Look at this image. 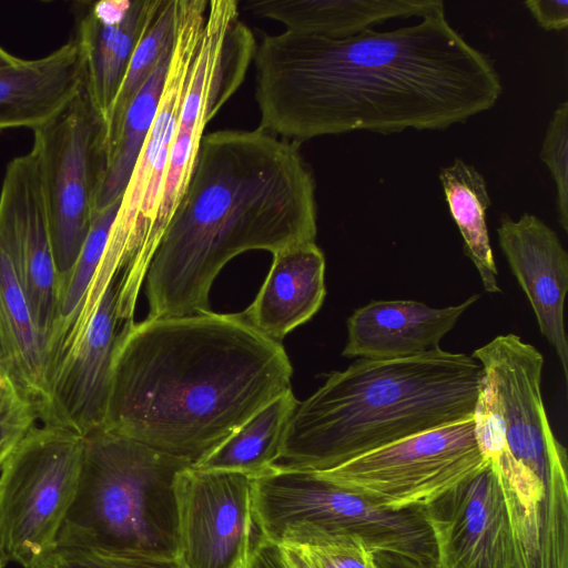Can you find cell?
Masks as SVG:
<instances>
[{
  "label": "cell",
  "mask_w": 568,
  "mask_h": 568,
  "mask_svg": "<svg viewBox=\"0 0 568 568\" xmlns=\"http://www.w3.org/2000/svg\"><path fill=\"white\" fill-rule=\"evenodd\" d=\"M260 128L301 141L353 131L445 130L495 106L500 75L445 10L346 38L284 31L256 44Z\"/></svg>",
  "instance_id": "6da1fadb"
},
{
  "label": "cell",
  "mask_w": 568,
  "mask_h": 568,
  "mask_svg": "<svg viewBox=\"0 0 568 568\" xmlns=\"http://www.w3.org/2000/svg\"><path fill=\"white\" fill-rule=\"evenodd\" d=\"M277 341L241 314L129 320L110 372L102 428L194 465L291 389Z\"/></svg>",
  "instance_id": "7a4b0ae2"
},
{
  "label": "cell",
  "mask_w": 568,
  "mask_h": 568,
  "mask_svg": "<svg viewBox=\"0 0 568 568\" xmlns=\"http://www.w3.org/2000/svg\"><path fill=\"white\" fill-rule=\"evenodd\" d=\"M315 179L300 143L260 126L203 135L186 189L145 270L149 318L210 312L233 257L315 242Z\"/></svg>",
  "instance_id": "3957f363"
},
{
  "label": "cell",
  "mask_w": 568,
  "mask_h": 568,
  "mask_svg": "<svg viewBox=\"0 0 568 568\" xmlns=\"http://www.w3.org/2000/svg\"><path fill=\"white\" fill-rule=\"evenodd\" d=\"M481 381L479 362L440 347L395 359L359 358L298 402L272 467L321 471L471 418Z\"/></svg>",
  "instance_id": "277c9868"
},
{
  "label": "cell",
  "mask_w": 568,
  "mask_h": 568,
  "mask_svg": "<svg viewBox=\"0 0 568 568\" xmlns=\"http://www.w3.org/2000/svg\"><path fill=\"white\" fill-rule=\"evenodd\" d=\"M189 466L102 427L84 435L78 488L58 546L178 557L174 481Z\"/></svg>",
  "instance_id": "5b68a950"
},
{
  "label": "cell",
  "mask_w": 568,
  "mask_h": 568,
  "mask_svg": "<svg viewBox=\"0 0 568 568\" xmlns=\"http://www.w3.org/2000/svg\"><path fill=\"white\" fill-rule=\"evenodd\" d=\"M258 530L281 542L314 529L359 537L374 551H393L436 561V548L422 506L392 509L306 470H271L252 481Z\"/></svg>",
  "instance_id": "8992f818"
},
{
  "label": "cell",
  "mask_w": 568,
  "mask_h": 568,
  "mask_svg": "<svg viewBox=\"0 0 568 568\" xmlns=\"http://www.w3.org/2000/svg\"><path fill=\"white\" fill-rule=\"evenodd\" d=\"M83 436L34 425L0 471V545L4 560L37 568L58 546L74 500Z\"/></svg>",
  "instance_id": "52a82bcc"
},
{
  "label": "cell",
  "mask_w": 568,
  "mask_h": 568,
  "mask_svg": "<svg viewBox=\"0 0 568 568\" xmlns=\"http://www.w3.org/2000/svg\"><path fill=\"white\" fill-rule=\"evenodd\" d=\"M32 132L60 283L75 264L94 219L106 161V123L82 88Z\"/></svg>",
  "instance_id": "ba28073f"
},
{
  "label": "cell",
  "mask_w": 568,
  "mask_h": 568,
  "mask_svg": "<svg viewBox=\"0 0 568 568\" xmlns=\"http://www.w3.org/2000/svg\"><path fill=\"white\" fill-rule=\"evenodd\" d=\"M486 463L471 417L312 473L379 506L399 509L425 505Z\"/></svg>",
  "instance_id": "9c48e42d"
},
{
  "label": "cell",
  "mask_w": 568,
  "mask_h": 568,
  "mask_svg": "<svg viewBox=\"0 0 568 568\" xmlns=\"http://www.w3.org/2000/svg\"><path fill=\"white\" fill-rule=\"evenodd\" d=\"M206 0H178L173 48L160 106L139 154L111 230L108 248L138 256L152 229L170 148L202 38Z\"/></svg>",
  "instance_id": "30bf717a"
},
{
  "label": "cell",
  "mask_w": 568,
  "mask_h": 568,
  "mask_svg": "<svg viewBox=\"0 0 568 568\" xmlns=\"http://www.w3.org/2000/svg\"><path fill=\"white\" fill-rule=\"evenodd\" d=\"M129 272L112 273L98 295L77 342L49 385V399L39 420L82 436L103 426L111 364L134 301L129 295Z\"/></svg>",
  "instance_id": "8fae6325"
},
{
  "label": "cell",
  "mask_w": 568,
  "mask_h": 568,
  "mask_svg": "<svg viewBox=\"0 0 568 568\" xmlns=\"http://www.w3.org/2000/svg\"><path fill=\"white\" fill-rule=\"evenodd\" d=\"M255 41L222 13L206 17L192 78L170 148L160 206L173 211L192 174L206 124L242 84Z\"/></svg>",
  "instance_id": "7c38bea8"
},
{
  "label": "cell",
  "mask_w": 568,
  "mask_h": 568,
  "mask_svg": "<svg viewBox=\"0 0 568 568\" xmlns=\"http://www.w3.org/2000/svg\"><path fill=\"white\" fill-rule=\"evenodd\" d=\"M252 481L189 466L176 474L178 558L185 568H241L256 530Z\"/></svg>",
  "instance_id": "4fadbf2b"
},
{
  "label": "cell",
  "mask_w": 568,
  "mask_h": 568,
  "mask_svg": "<svg viewBox=\"0 0 568 568\" xmlns=\"http://www.w3.org/2000/svg\"><path fill=\"white\" fill-rule=\"evenodd\" d=\"M0 250L10 260L45 344L58 305L45 202L34 151L13 158L0 191Z\"/></svg>",
  "instance_id": "5bb4252c"
},
{
  "label": "cell",
  "mask_w": 568,
  "mask_h": 568,
  "mask_svg": "<svg viewBox=\"0 0 568 568\" xmlns=\"http://www.w3.org/2000/svg\"><path fill=\"white\" fill-rule=\"evenodd\" d=\"M422 508L438 568H513L507 508L489 462Z\"/></svg>",
  "instance_id": "9a60e30c"
},
{
  "label": "cell",
  "mask_w": 568,
  "mask_h": 568,
  "mask_svg": "<svg viewBox=\"0 0 568 568\" xmlns=\"http://www.w3.org/2000/svg\"><path fill=\"white\" fill-rule=\"evenodd\" d=\"M499 222L500 248L567 379L568 342L564 306L568 292V254L556 232L534 214L524 213L516 221L503 214Z\"/></svg>",
  "instance_id": "2e32d148"
},
{
  "label": "cell",
  "mask_w": 568,
  "mask_h": 568,
  "mask_svg": "<svg viewBox=\"0 0 568 568\" xmlns=\"http://www.w3.org/2000/svg\"><path fill=\"white\" fill-rule=\"evenodd\" d=\"M162 0H102L85 3L75 37L83 89L105 123L131 57Z\"/></svg>",
  "instance_id": "e0dca14e"
},
{
  "label": "cell",
  "mask_w": 568,
  "mask_h": 568,
  "mask_svg": "<svg viewBox=\"0 0 568 568\" xmlns=\"http://www.w3.org/2000/svg\"><path fill=\"white\" fill-rule=\"evenodd\" d=\"M479 295L458 305L432 307L410 300L372 301L347 320L345 357L395 359L439 347L442 338Z\"/></svg>",
  "instance_id": "ac0fdd59"
},
{
  "label": "cell",
  "mask_w": 568,
  "mask_h": 568,
  "mask_svg": "<svg viewBox=\"0 0 568 568\" xmlns=\"http://www.w3.org/2000/svg\"><path fill=\"white\" fill-rule=\"evenodd\" d=\"M82 88V64L73 40L45 57L0 68V130L33 131L63 110Z\"/></svg>",
  "instance_id": "d6986e66"
},
{
  "label": "cell",
  "mask_w": 568,
  "mask_h": 568,
  "mask_svg": "<svg viewBox=\"0 0 568 568\" xmlns=\"http://www.w3.org/2000/svg\"><path fill=\"white\" fill-rule=\"evenodd\" d=\"M325 257L315 242L273 254L255 300L242 313L265 336L280 342L321 308L325 290Z\"/></svg>",
  "instance_id": "ffe728a7"
},
{
  "label": "cell",
  "mask_w": 568,
  "mask_h": 568,
  "mask_svg": "<svg viewBox=\"0 0 568 568\" xmlns=\"http://www.w3.org/2000/svg\"><path fill=\"white\" fill-rule=\"evenodd\" d=\"M243 8L298 34L346 38L389 19L445 10L440 0H248Z\"/></svg>",
  "instance_id": "44dd1931"
},
{
  "label": "cell",
  "mask_w": 568,
  "mask_h": 568,
  "mask_svg": "<svg viewBox=\"0 0 568 568\" xmlns=\"http://www.w3.org/2000/svg\"><path fill=\"white\" fill-rule=\"evenodd\" d=\"M0 372L34 406L49 399L47 344L8 256L0 250Z\"/></svg>",
  "instance_id": "7402d4cb"
},
{
  "label": "cell",
  "mask_w": 568,
  "mask_h": 568,
  "mask_svg": "<svg viewBox=\"0 0 568 568\" xmlns=\"http://www.w3.org/2000/svg\"><path fill=\"white\" fill-rule=\"evenodd\" d=\"M298 400L292 389L273 399L207 455L192 465L258 478L278 459L284 434Z\"/></svg>",
  "instance_id": "603a6c76"
},
{
  "label": "cell",
  "mask_w": 568,
  "mask_h": 568,
  "mask_svg": "<svg viewBox=\"0 0 568 568\" xmlns=\"http://www.w3.org/2000/svg\"><path fill=\"white\" fill-rule=\"evenodd\" d=\"M172 48L173 42L129 103L115 135L108 144L105 169L95 199L94 215L121 200L125 192L160 106Z\"/></svg>",
  "instance_id": "cb8c5ba5"
},
{
  "label": "cell",
  "mask_w": 568,
  "mask_h": 568,
  "mask_svg": "<svg viewBox=\"0 0 568 568\" xmlns=\"http://www.w3.org/2000/svg\"><path fill=\"white\" fill-rule=\"evenodd\" d=\"M439 180L449 213L463 237L465 254L476 266L485 291L499 293L486 221L491 200L484 176L475 166L456 158L450 165L442 168Z\"/></svg>",
  "instance_id": "d4e9b609"
},
{
  "label": "cell",
  "mask_w": 568,
  "mask_h": 568,
  "mask_svg": "<svg viewBox=\"0 0 568 568\" xmlns=\"http://www.w3.org/2000/svg\"><path fill=\"white\" fill-rule=\"evenodd\" d=\"M176 13L178 0H162L155 18L140 39L106 121L108 144L115 135L129 103L173 42Z\"/></svg>",
  "instance_id": "484cf974"
},
{
  "label": "cell",
  "mask_w": 568,
  "mask_h": 568,
  "mask_svg": "<svg viewBox=\"0 0 568 568\" xmlns=\"http://www.w3.org/2000/svg\"><path fill=\"white\" fill-rule=\"evenodd\" d=\"M281 542L296 547L312 568H376L373 551L357 536L303 529Z\"/></svg>",
  "instance_id": "4316f807"
},
{
  "label": "cell",
  "mask_w": 568,
  "mask_h": 568,
  "mask_svg": "<svg viewBox=\"0 0 568 568\" xmlns=\"http://www.w3.org/2000/svg\"><path fill=\"white\" fill-rule=\"evenodd\" d=\"M37 568H185L178 557L161 558L93 547L58 546Z\"/></svg>",
  "instance_id": "83f0119b"
},
{
  "label": "cell",
  "mask_w": 568,
  "mask_h": 568,
  "mask_svg": "<svg viewBox=\"0 0 568 568\" xmlns=\"http://www.w3.org/2000/svg\"><path fill=\"white\" fill-rule=\"evenodd\" d=\"M540 159L556 185L558 222L568 232V102H560L548 123Z\"/></svg>",
  "instance_id": "f1b7e54d"
},
{
  "label": "cell",
  "mask_w": 568,
  "mask_h": 568,
  "mask_svg": "<svg viewBox=\"0 0 568 568\" xmlns=\"http://www.w3.org/2000/svg\"><path fill=\"white\" fill-rule=\"evenodd\" d=\"M38 419L34 406L0 372V471Z\"/></svg>",
  "instance_id": "f546056e"
},
{
  "label": "cell",
  "mask_w": 568,
  "mask_h": 568,
  "mask_svg": "<svg viewBox=\"0 0 568 568\" xmlns=\"http://www.w3.org/2000/svg\"><path fill=\"white\" fill-rule=\"evenodd\" d=\"M241 568H312L300 550L265 537L257 528Z\"/></svg>",
  "instance_id": "4dcf8cb0"
},
{
  "label": "cell",
  "mask_w": 568,
  "mask_h": 568,
  "mask_svg": "<svg viewBox=\"0 0 568 568\" xmlns=\"http://www.w3.org/2000/svg\"><path fill=\"white\" fill-rule=\"evenodd\" d=\"M524 4L544 30L561 31L567 29V0H527Z\"/></svg>",
  "instance_id": "1f68e13d"
},
{
  "label": "cell",
  "mask_w": 568,
  "mask_h": 568,
  "mask_svg": "<svg viewBox=\"0 0 568 568\" xmlns=\"http://www.w3.org/2000/svg\"><path fill=\"white\" fill-rule=\"evenodd\" d=\"M376 568H438L435 560H423L393 551H374Z\"/></svg>",
  "instance_id": "d6a6232c"
},
{
  "label": "cell",
  "mask_w": 568,
  "mask_h": 568,
  "mask_svg": "<svg viewBox=\"0 0 568 568\" xmlns=\"http://www.w3.org/2000/svg\"><path fill=\"white\" fill-rule=\"evenodd\" d=\"M21 58H18L0 45V68L8 67L17 63Z\"/></svg>",
  "instance_id": "836d02e7"
},
{
  "label": "cell",
  "mask_w": 568,
  "mask_h": 568,
  "mask_svg": "<svg viewBox=\"0 0 568 568\" xmlns=\"http://www.w3.org/2000/svg\"><path fill=\"white\" fill-rule=\"evenodd\" d=\"M7 565V561L3 558L1 545H0V568H3Z\"/></svg>",
  "instance_id": "e575fe53"
}]
</instances>
